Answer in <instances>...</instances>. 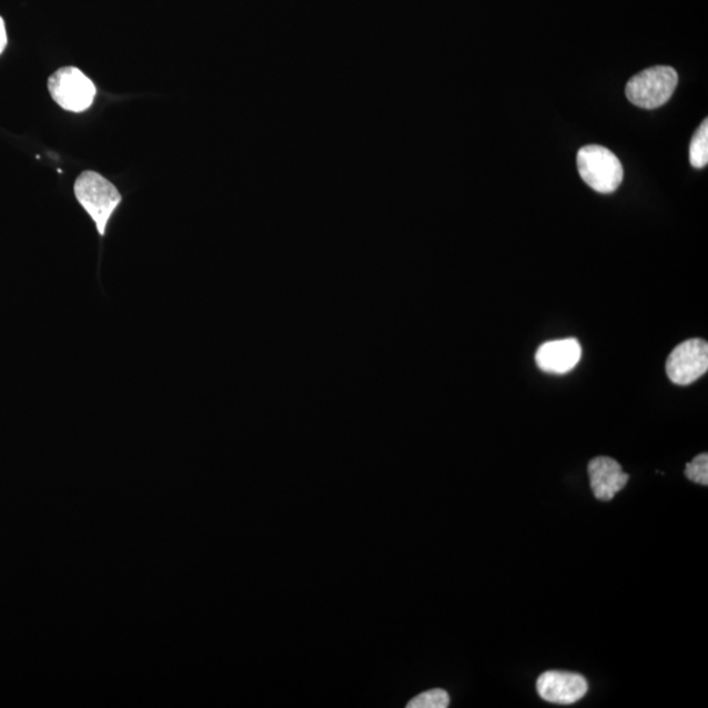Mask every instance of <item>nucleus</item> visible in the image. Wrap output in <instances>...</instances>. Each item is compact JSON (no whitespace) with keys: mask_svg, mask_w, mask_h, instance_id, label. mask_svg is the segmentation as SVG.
<instances>
[{"mask_svg":"<svg viewBox=\"0 0 708 708\" xmlns=\"http://www.w3.org/2000/svg\"><path fill=\"white\" fill-rule=\"evenodd\" d=\"M74 194L79 205L95 222L98 234L105 236L108 223L122 202L118 188L100 173L84 171L75 180Z\"/></svg>","mask_w":708,"mask_h":708,"instance_id":"1","label":"nucleus"},{"mask_svg":"<svg viewBox=\"0 0 708 708\" xmlns=\"http://www.w3.org/2000/svg\"><path fill=\"white\" fill-rule=\"evenodd\" d=\"M577 169L591 190L609 194L616 192L624 180V169L610 150L590 144L577 153Z\"/></svg>","mask_w":708,"mask_h":708,"instance_id":"2","label":"nucleus"},{"mask_svg":"<svg viewBox=\"0 0 708 708\" xmlns=\"http://www.w3.org/2000/svg\"><path fill=\"white\" fill-rule=\"evenodd\" d=\"M678 84V74L674 68L655 67L641 71L628 81L626 97L633 104L656 110L674 95Z\"/></svg>","mask_w":708,"mask_h":708,"instance_id":"3","label":"nucleus"},{"mask_svg":"<svg viewBox=\"0 0 708 708\" xmlns=\"http://www.w3.org/2000/svg\"><path fill=\"white\" fill-rule=\"evenodd\" d=\"M48 89L58 105L75 113L89 110L97 97V87L91 79L71 67L58 69L50 75Z\"/></svg>","mask_w":708,"mask_h":708,"instance_id":"4","label":"nucleus"},{"mask_svg":"<svg viewBox=\"0 0 708 708\" xmlns=\"http://www.w3.org/2000/svg\"><path fill=\"white\" fill-rule=\"evenodd\" d=\"M708 371V344L702 338H690L677 345L669 354L667 374L678 386H688Z\"/></svg>","mask_w":708,"mask_h":708,"instance_id":"5","label":"nucleus"},{"mask_svg":"<svg viewBox=\"0 0 708 708\" xmlns=\"http://www.w3.org/2000/svg\"><path fill=\"white\" fill-rule=\"evenodd\" d=\"M587 678L573 671L548 670L537 680V691L546 702L574 705L587 696Z\"/></svg>","mask_w":708,"mask_h":708,"instance_id":"6","label":"nucleus"},{"mask_svg":"<svg viewBox=\"0 0 708 708\" xmlns=\"http://www.w3.org/2000/svg\"><path fill=\"white\" fill-rule=\"evenodd\" d=\"M590 488L599 502H611L626 487L630 475L626 474L616 459L597 457L588 465Z\"/></svg>","mask_w":708,"mask_h":708,"instance_id":"7","label":"nucleus"},{"mask_svg":"<svg viewBox=\"0 0 708 708\" xmlns=\"http://www.w3.org/2000/svg\"><path fill=\"white\" fill-rule=\"evenodd\" d=\"M580 358L581 346L574 337L542 344L536 353V363L540 371L550 374L574 371Z\"/></svg>","mask_w":708,"mask_h":708,"instance_id":"8","label":"nucleus"},{"mask_svg":"<svg viewBox=\"0 0 708 708\" xmlns=\"http://www.w3.org/2000/svg\"><path fill=\"white\" fill-rule=\"evenodd\" d=\"M690 163L695 169H704L708 163V121L699 127L690 143Z\"/></svg>","mask_w":708,"mask_h":708,"instance_id":"9","label":"nucleus"},{"mask_svg":"<svg viewBox=\"0 0 708 708\" xmlns=\"http://www.w3.org/2000/svg\"><path fill=\"white\" fill-rule=\"evenodd\" d=\"M451 705V697L443 689L422 692L407 705L408 708H446Z\"/></svg>","mask_w":708,"mask_h":708,"instance_id":"10","label":"nucleus"},{"mask_svg":"<svg viewBox=\"0 0 708 708\" xmlns=\"http://www.w3.org/2000/svg\"><path fill=\"white\" fill-rule=\"evenodd\" d=\"M686 478L700 486H708V455L699 454L685 468Z\"/></svg>","mask_w":708,"mask_h":708,"instance_id":"11","label":"nucleus"},{"mask_svg":"<svg viewBox=\"0 0 708 708\" xmlns=\"http://www.w3.org/2000/svg\"><path fill=\"white\" fill-rule=\"evenodd\" d=\"M6 47H7L6 24L2 17H0V54L4 52Z\"/></svg>","mask_w":708,"mask_h":708,"instance_id":"12","label":"nucleus"}]
</instances>
